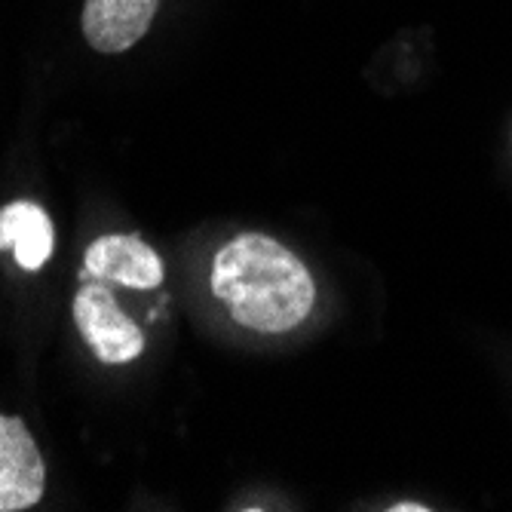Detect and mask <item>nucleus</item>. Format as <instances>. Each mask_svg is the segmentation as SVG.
<instances>
[{
	"mask_svg": "<svg viewBox=\"0 0 512 512\" xmlns=\"http://www.w3.org/2000/svg\"><path fill=\"white\" fill-rule=\"evenodd\" d=\"M157 7L160 0H86L83 37L96 53H126L148 34Z\"/></svg>",
	"mask_w": 512,
	"mask_h": 512,
	"instance_id": "39448f33",
	"label": "nucleus"
},
{
	"mask_svg": "<svg viewBox=\"0 0 512 512\" xmlns=\"http://www.w3.org/2000/svg\"><path fill=\"white\" fill-rule=\"evenodd\" d=\"M74 322L89 350L108 365H123L145 353V332L117 307L114 295L99 286V279L77 292Z\"/></svg>",
	"mask_w": 512,
	"mask_h": 512,
	"instance_id": "f03ea898",
	"label": "nucleus"
},
{
	"mask_svg": "<svg viewBox=\"0 0 512 512\" xmlns=\"http://www.w3.org/2000/svg\"><path fill=\"white\" fill-rule=\"evenodd\" d=\"M46 491V467L22 417L0 414V512L31 509Z\"/></svg>",
	"mask_w": 512,
	"mask_h": 512,
	"instance_id": "7ed1b4c3",
	"label": "nucleus"
},
{
	"mask_svg": "<svg viewBox=\"0 0 512 512\" xmlns=\"http://www.w3.org/2000/svg\"><path fill=\"white\" fill-rule=\"evenodd\" d=\"M83 261H86L83 279L117 283L126 289H157L163 283L160 255L145 240L129 237V234L99 237L86 249Z\"/></svg>",
	"mask_w": 512,
	"mask_h": 512,
	"instance_id": "20e7f679",
	"label": "nucleus"
},
{
	"mask_svg": "<svg viewBox=\"0 0 512 512\" xmlns=\"http://www.w3.org/2000/svg\"><path fill=\"white\" fill-rule=\"evenodd\" d=\"M53 243V221L37 203L19 200L0 209V249H13L22 270H40L53 255Z\"/></svg>",
	"mask_w": 512,
	"mask_h": 512,
	"instance_id": "423d86ee",
	"label": "nucleus"
},
{
	"mask_svg": "<svg viewBox=\"0 0 512 512\" xmlns=\"http://www.w3.org/2000/svg\"><path fill=\"white\" fill-rule=\"evenodd\" d=\"M212 292L252 332H292L316 304V283L298 255L264 234H240L212 261Z\"/></svg>",
	"mask_w": 512,
	"mask_h": 512,
	"instance_id": "f257e3e1",
	"label": "nucleus"
},
{
	"mask_svg": "<svg viewBox=\"0 0 512 512\" xmlns=\"http://www.w3.org/2000/svg\"><path fill=\"white\" fill-rule=\"evenodd\" d=\"M427 512V506H421V503H396V506H390V512Z\"/></svg>",
	"mask_w": 512,
	"mask_h": 512,
	"instance_id": "0eeeda50",
	"label": "nucleus"
}]
</instances>
